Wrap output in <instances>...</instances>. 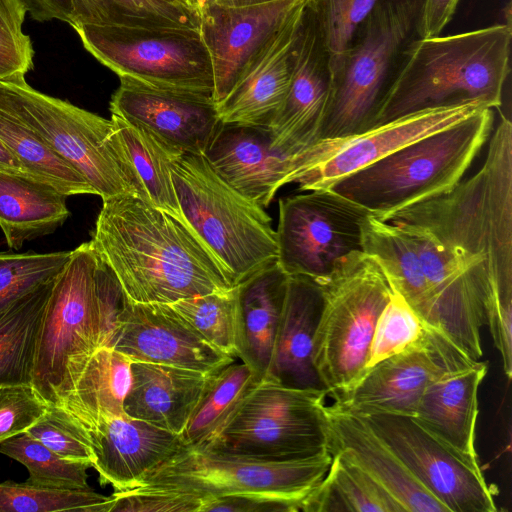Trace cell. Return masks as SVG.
I'll return each mask as SVG.
<instances>
[{
    "mask_svg": "<svg viewBox=\"0 0 512 512\" xmlns=\"http://www.w3.org/2000/svg\"><path fill=\"white\" fill-rule=\"evenodd\" d=\"M332 455L282 462L246 459L182 445L139 486L183 497L193 512L210 499L229 495L268 496L301 504L328 472ZM137 487V486H136Z\"/></svg>",
    "mask_w": 512,
    "mask_h": 512,
    "instance_id": "11",
    "label": "cell"
},
{
    "mask_svg": "<svg viewBox=\"0 0 512 512\" xmlns=\"http://www.w3.org/2000/svg\"><path fill=\"white\" fill-rule=\"evenodd\" d=\"M303 1L247 7L209 1L202 8L199 31L212 63L216 105L259 64Z\"/></svg>",
    "mask_w": 512,
    "mask_h": 512,
    "instance_id": "17",
    "label": "cell"
},
{
    "mask_svg": "<svg viewBox=\"0 0 512 512\" xmlns=\"http://www.w3.org/2000/svg\"><path fill=\"white\" fill-rule=\"evenodd\" d=\"M326 399L324 390L292 388L263 379L246 393L221 428L200 447L271 462L327 453Z\"/></svg>",
    "mask_w": 512,
    "mask_h": 512,
    "instance_id": "7",
    "label": "cell"
},
{
    "mask_svg": "<svg viewBox=\"0 0 512 512\" xmlns=\"http://www.w3.org/2000/svg\"><path fill=\"white\" fill-rule=\"evenodd\" d=\"M487 368L479 360L444 374L425 390L414 414L435 435L472 457H477L478 389Z\"/></svg>",
    "mask_w": 512,
    "mask_h": 512,
    "instance_id": "28",
    "label": "cell"
},
{
    "mask_svg": "<svg viewBox=\"0 0 512 512\" xmlns=\"http://www.w3.org/2000/svg\"><path fill=\"white\" fill-rule=\"evenodd\" d=\"M110 119L145 200L187 224L177 198L171 169L174 160L183 152L122 117L111 114Z\"/></svg>",
    "mask_w": 512,
    "mask_h": 512,
    "instance_id": "32",
    "label": "cell"
},
{
    "mask_svg": "<svg viewBox=\"0 0 512 512\" xmlns=\"http://www.w3.org/2000/svg\"><path fill=\"white\" fill-rule=\"evenodd\" d=\"M321 287L313 362L331 398L367 370L375 326L393 288L380 263L364 252L349 256Z\"/></svg>",
    "mask_w": 512,
    "mask_h": 512,
    "instance_id": "9",
    "label": "cell"
},
{
    "mask_svg": "<svg viewBox=\"0 0 512 512\" xmlns=\"http://www.w3.org/2000/svg\"><path fill=\"white\" fill-rule=\"evenodd\" d=\"M163 1H166L168 3H173V4H178V5L186 6V7L190 8L188 6V4H187V0H163Z\"/></svg>",
    "mask_w": 512,
    "mask_h": 512,
    "instance_id": "53",
    "label": "cell"
},
{
    "mask_svg": "<svg viewBox=\"0 0 512 512\" xmlns=\"http://www.w3.org/2000/svg\"><path fill=\"white\" fill-rule=\"evenodd\" d=\"M26 433L66 460L93 464L88 429L61 407L48 406Z\"/></svg>",
    "mask_w": 512,
    "mask_h": 512,
    "instance_id": "44",
    "label": "cell"
},
{
    "mask_svg": "<svg viewBox=\"0 0 512 512\" xmlns=\"http://www.w3.org/2000/svg\"><path fill=\"white\" fill-rule=\"evenodd\" d=\"M362 251L373 256L397 291L423 322L428 309L425 277L418 255L393 224L369 214L362 224Z\"/></svg>",
    "mask_w": 512,
    "mask_h": 512,
    "instance_id": "33",
    "label": "cell"
},
{
    "mask_svg": "<svg viewBox=\"0 0 512 512\" xmlns=\"http://www.w3.org/2000/svg\"><path fill=\"white\" fill-rule=\"evenodd\" d=\"M84 48L119 78L213 95L209 52L199 29L83 24Z\"/></svg>",
    "mask_w": 512,
    "mask_h": 512,
    "instance_id": "12",
    "label": "cell"
},
{
    "mask_svg": "<svg viewBox=\"0 0 512 512\" xmlns=\"http://www.w3.org/2000/svg\"><path fill=\"white\" fill-rule=\"evenodd\" d=\"M70 256L71 251H0V309L37 286L55 279Z\"/></svg>",
    "mask_w": 512,
    "mask_h": 512,
    "instance_id": "41",
    "label": "cell"
},
{
    "mask_svg": "<svg viewBox=\"0 0 512 512\" xmlns=\"http://www.w3.org/2000/svg\"><path fill=\"white\" fill-rule=\"evenodd\" d=\"M0 171L30 176L0 141ZM31 177V176H30ZM35 179V178H34Z\"/></svg>",
    "mask_w": 512,
    "mask_h": 512,
    "instance_id": "50",
    "label": "cell"
},
{
    "mask_svg": "<svg viewBox=\"0 0 512 512\" xmlns=\"http://www.w3.org/2000/svg\"><path fill=\"white\" fill-rule=\"evenodd\" d=\"M111 114L141 126L183 153L205 155L222 123L211 95L120 78Z\"/></svg>",
    "mask_w": 512,
    "mask_h": 512,
    "instance_id": "18",
    "label": "cell"
},
{
    "mask_svg": "<svg viewBox=\"0 0 512 512\" xmlns=\"http://www.w3.org/2000/svg\"><path fill=\"white\" fill-rule=\"evenodd\" d=\"M329 452L357 466L403 512H449L358 414L327 405Z\"/></svg>",
    "mask_w": 512,
    "mask_h": 512,
    "instance_id": "21",
    "label": "cell"
},
{
    "mask_svg": "<svg viewBox=\"0 0 512 512\" xmlns=\"http://www.w3.org/2000/svg\"><path fill=\"white\" fill-rule=\"evenodd\" d=\"M211 374L132 361L124 412L129 417L181 435Z\"/></svg>",
    "mask_w": 512,
    "mask_h": 512,
    "instance_id": "26",
    "label": "cell"
},
{
    "mask_svg": "<svg viewBox=\"0 0 512 512\" xmlns=\"http://www.w3.org/2000/svg\"><path fill=\"white\" fill-rule=\"evenodd\" d=\"M205 341L237 358V290L212 292L169 304Z\"/></svg>",
    "mask_w": 512,
    "mask_h": 512,
    "instance_id": "38",
    "label": "cell"
},
{
    "mask_svg": "<svg viewBox=\"0 0 512 512\" xmlns=\"http://www.w3.org/2000/svg\"><path fill=\"white\" fill-rule=\"evenodd\" d=\"M171 169L185 221L217 258L234 286L277 261L271 217L218 175L205 155L183 153Z\"/></svg>",
    "mask_w": 512,
    "mask_h": 512,
    "instance_id": "6",
    "label": "cell"
},
{
    "mask_svg": "<svg viewBox=\"0 0 512 512\" xmlns=\"http://www.w3.org/2000/svg\"><path fill=\"white\" fill-rule=\"evenodd\" d=\"M330 90L329 53L315 15L304 0L290 86L282 105L267 125L271 148L292 155L315 143Z\"/></svg>",
    "mask_w": 512,
    "mask_h": 512,
    "instance_id": "19",
    "label": "cell"
},
{
    "mask_svg": "<svg viewBox=\"0 0 512 512\" xmlns=\"http://www.w3.org/2000/svg\"><path fill=\"white\" fill-rule=\"evenodd\" d=\"M303 8L304 1L259 64L217 105L222 124L267 127L290 86Z\"/></svg>",
    "mask_w": 512,
    "mask_h": 512,
    "instance_id": "25",
    "label": "cell"
},
{
    "mask_svg": "<svg viewBox=\"0 0 512 512\" xmlns=\"http://www.w3.org/2000/svg\"><path fill=\"white\" fill-rule=\"evenodd\" d=\"M132 360L111 347L95 349L85 361L60 406L84 427L124 415V401L131 383Z\"/></svg>",
    "mask_w": 512,
    "mask_h": 512,
    "instance_id": "30",
    "label": "cell"
},
{
    "mask_svg": "<svg viewBox=\"0 0 512 512\" xmlns=\"http://www.w3.org/2000/svg\"><path fill=\"white\" fill-rule=\"evenodd\" d=\"M47 408L31 385L0 387V444L25 433Z\"/></svg>",
    "mask_w": 512,
    "mask_h": 512,
    "instance_id": "46",
    "label": "cell"
},
{
    "mask_svg": "<svg viewBox=\"0 0 512 512\" xmlns=\"http://www.w3.org/2000/svg\"><path fill=\"white\" fill-rule=\"evenodd\" d=\"M484 107L482 103L474 102L423 110L361 133L320 139L294 154V183L302 192L329 189L403 146L450 127Z\"/></svg>",
    "mask_w": 512,
    "mask_h": 512,
    "instance_id": "15",
    "label": "cell"
},
{
    "mask_svg": "<svg viewBox=\"0 0 512 512\" xmlns=\"http://www.w3.org/2000/svg\"><path fill=\"white\" fill-rule=\"evenodd\" d=\"M482 167L450 192L383 221L406 223L442 269L487 314L497 348L512 343V123L502 117Z\"/></svg>",
    "mask_w": 512,
    "mask_h": 512,
    "instance_id": "1",
    "label": "cell"
},
{
    "mask_svg": "<svg viewBox=\"0 0 512 512\" xmlns=\"http://www.w3.org/2000/svg\"><path fill=\"white\" fill-rule=\"evenodd\" d=\"M493 109L403 146L345 177L331 188L380 220L411 205L450 192L488 141Z\"/></svg>",
    "mask_w": 512,
    "mask_h": 512,
    "instance_id": "4",
    "label": "cell"
},
{
    "mask_svg": "<svg viewBox=\"0 0 512 512\" xmlns=\"http://www.w3.org/2000/svg\"><path fill=\"white\" fill-rule=\"evenodd\" d=\"M27 13L38 21L60 20L73 28L82 25V11L79 0H20Z\"/></svg>",
    "mask_w": 512,
    "mask_h": 512,
    "instance_id": "48",
    "label": "cell"
},
{
    "mask_svg": "<svg viewBox=\"0 0 512 512\" xmlns=\"http://www.w3.org/2000/svg\"><path fill=\"white\" fill-rule=\"evenodd\" d=\"M460 0H423L418 20L419 38L440 36L452 19Z\"/></svg>",
    "mask_w": 512,
    "mask_h": 512,
    "instance_id": "49",
    "label": "cell"
},
{
    "mask_svg": "<svg viewBox=\"0 0 512 512\" xmlns=\"http://www.w3.org/2000/svg\"><path fill=\"white\" fill-rule=\"evenodd\" d=\"M205 157L229 185L263 208L294 180V154L272 149L265 126L222 124Z\"/></svg>",
    "mask_w": 512,
    "mask_h": 512,
    "instance_id": "22",
    "label": "cell"
},
{
    "mask_svg": "<svg viewBox=\"0 0 512 512\" xmlns=\"http://www.w3.org/2000/svg\"><path fill=\"white\" fill-rule=\"evenodd\" d=\"M111 496L89 490H67L28 482L0 483V512H109Z\"/></svg>",
    "mask_w": 512,
    "mask_h": 512,
    "instance_id": "40",
    "label": "cell"
},
{
    "mask_svg": "<svg viewBox=\"0 0 512 512\" xmlns=\"http://www.w3.org/2000/svg\"><path fill=\"white\" fill-rule=\"evenodd\" d=\"M79 1L83 24L193 29L200 27L198 12L163 0Z\"/></svg>",
    "mask_w": 512,
    "mask_h": 512,
    "instance_id": "37",
    "label": "cell"
},
{
    "mask_svg": "<svg viewBox=\"0 0 512 512\" xmlns=\"http://www.w3.org/2000/svg\"><path fill=\"white\" fill-rule=\"evenodd\" d=\"M55 279L0 309V387L31 385L39 331Z\"/></svg>",
    "mask_w": 512,
    "mask_h": 512,
    "instance_id": "31",
    "label": "cell"
},
{
    "mask_svg": "<svg viewBox=\"0 0 512 512\" xmlns=\"http://www.w3.org/2000/svg\"><path fill=\"white\" fill-rule=\"evenodd\" d=\"M26 14L20 0H0V81L33 69L32 41L23 31Z\"/></svg>",
    "mask_w": 512,
    "mask_h": 512,
    "instance_id": "45",
    "label": "cell"
},
{
    "mask_svg": "<svg viewBox=\"0 0 512 512\" xmlns=\"http://www.w3.org/2000/svg\"><path fill=\"white\" fill-rule=\"evenodd\" d=\"M426 330L427 328L418 315L393 289L375 326L369 348L367 369L413 346L423 337Z\"/></svg>",
    "mask_w": 512,
    "mask_h": 512,
    "instance_id": "42",
    "label": "cell"
},
{
    "mask_svg": "<svg viewBox=\"0 0 512 512\" xmlns=\"http://www.w3.org/2000/svg\"><path fill=\"white\" fill-rule=\"evenodd\" d=\"M111 348L132 361L176 366L211 374L236 358L205 341L169 304L128 300Z\"/></svg>",
    "mask_w": 512,
    "mask_h": 512,
    "instance_id": "20",
    "label": "cell"
},
{
    "mask_svg": "<svg viewBox=\"0 0 512 512\" xmlns=\"http://www.w3.org/2000/svg\"><path fill=\"white\" fill-rule=\"evenodd\" d=\"M90 241L134 303L171 304L235 287L192 228L136 195L103 200Z\"/></svg>",
    "mask_w": 512,
    "mask_h": 512,
    "instance_id": "2",
    "label": "cell"
},
{
    "mask_svg": "<svg viewBox=\"0 0 512 512\" xmlns=\"http://www.w3.org/2000/svg\"><path fill=\"white\" fill-rule=\"evenodd\" d=\"M0 453L24 465L29 477L26 482L43 487L89 490L85 462L66 460L28 433L14 436L0 444Z\"/></svg>",
    "mask_w": 512,
    "mask_h": 512,
    "instance_id": "39",
    "label": "cell"
},
{
    "mask_svg": "<svg viewBox=\"0 0 512 512\" xmlns=\"http://www.w3.org/2000/svg\"><path fill=\"white\" fill-rule=\"evenodd\" d=\"M281 198L277 263L289 276L323 285L351 255L362 251L367 209L332 189Z\"/></svg>",
    "mask_w": 512,
    "mask_h": 512,
    "instance_id": "13",
    "label": "cell"
},
{
    "mask_svg": "<svg viewBox=\"0 0 512 512\" xmlns=\"http://www.w3.org/2000/svg\"><path fill=\"white\" fill-rule=\"evenodd\" d=\"M423 0H380L357 28L331 71V90L318 140L364 132L375 125L406 47L418 38Z\"/></svg>",
    "mask_w": 512,
    "mask_h": 512,
    "instance_id": "5",
    "label": "cell"
},
{
    "mask_svg": "<svg viewBox=\"0 0 512 512\" xmlns=\"http://www.w3.org/2000/svg\"><path fill=\"white\" fill-rule=\"evenodd\" d=\"M289 275L277 261L236 285L237 359L261 381L267 377L285 303Z\"/></svg>",
    "mask_w": 512,
    "mask_h": 512,
    "instance_id": "27",
    "label": "cell"
},
{
    "mask_svg": "<svg viewBox=\"0 0 512 512\" xmlns=\"http://www.w3.org/2000/svg\"><path fill=\"white\" fill-rule=\"evenodd\" d=\"M510 24L416 38L404 50L375 125L423 110L482 103L499 108L508 77Z\"/></svg>",
    "mask_w": 512,
    "mask_h": 512,
    "instance_id": "3",
    "label": "cell"
},
{
    "mask_svg": "<svg viewBox=\"0 0 512 512\" xmlns=\"http://www.w3.org/2000/svg\"><path fill=\"white\" fill-rule=\"evenodd\" d=\"M304 512H403L363 471L333 454L322 481L304 498Z\"/></svg>",
    "mask_w": 512,
    "mask_h": 512,
    "instance_id": "35",
    "label": "cell"
},
{
    "mask_svg": "<svg viewBox=\"0 0 512 512\" xmlns=\"http://www.w3.org/2000/svg\"><path fill=\"white\" fill-rule=\"evenodd\" d=\"M355 414L368 423L449 512L497 511L477 457L455 449L414 416L385 411Z\"/></svg>",
    "mask_w": 512,
    "mask_h": 512,
    "instance_id": "14",
    "label": "cell"
},
{
    "mask_svg": "<svg viewBox=\"0 0 512 512\" xmlns=\"http://www.w3.org/2000/svg\"><path fill=\"white\" fill-rule=\"evenodd\" d=\"M98 256L91 241L71 251L56 277L39 331L31 386L47 406H60L102 341Z\"/></svg>",
    "mask_w": 512,
    "mask_h": 512,
    "instance_id": "10",
    "label": "cell"
},
{
    "mask_svg": "<svg viewBox=\"0 0 512 512\" xmlns=\"http://www.w3.org/2000/svg\"><path fill=\"white\" fill-rule=\"evenodd\" d=\"M474 362L427 329L416 344L375 364L353 386L331 397L332 404L354 413L385 411L414 416L423 393L434 381Z\"/></svg>",
    "mask_w": 512,
    "mask_h": 512,
    "instance_id": "16",
    "label": "cell"
},
{
    "mask_svg": "<svg viewBox=\"0 0 512 512\" xmlns=\"http://www.w3.org/2000/svg\"><path fill=\"white\" fill-rule=\"evenodd\" d=\"M0 141L24 170L68 196L92 194L86 179L15 114L0 88Z\"/></svg>",
    "mask_w": 512,
    "mask_h": 512,
    "instance_id": "34",
    "label": "cell"
},
{
    "mask_svg": "<svg viewBox=\"0 0 512 512\" xmlns=\"http://www.w3.org/2000/svg\"><path fill=\"white\" fill-rule=\"evenodd\" d=\"M66 198L45 182L0 171V228L8 246L18 250L55 232L70 215Z\"/></svg>",
    "mask_w": 512,
    "mask_h": 512,
    "instance_id": "29",
    "label": "cell"
},
{
    "mask_svg": "<svg viewBox=\"0 0 512 512\" xmlns=\"http://www.w3.org/2000/svg\"><path fill=\"white\" fill-rule=\"evenodd\" d=\"M323 303V289L318 283L304 276H289L266 380L292 388L326 391L313 362Z\"/></svg>",
    "mask_w": 512,
    "mask_h": 512,
    "instance_id": "24",
    "label": "cell"
},
{
    "mask_svg": "<svg viewBox=\"0 0 512 512\" xmlns=\"http://www.w3.org/2000/svg\"><path fill=\"white\" fill-rule=\"evenodd\" d=\"M92 468L102 485L115 491L141 485L162 463L185 444L181 435L129 417L126 413L89 430Z\"/></svg>",
    "mask_w": 512,
    "mask_h": 512,
    "instance_id": "23",
    "label": "cell"
},
{
    "mask_svg": "<svg viewBox=\"0 0 512 512\" xmlns=\"http://www.w3.org/2000/svg\"><path fill=\"white\" fill-rule=\"evenodd\" d=\"M297 512L300 504L260 495H229L205 501L200 512Z\"/></svg>",
    "mask_w": 512,
    "mask_h": 512,
    "instance_id": "47",
    "label": "cell"
},
{
    "mask_svg": "<svg viewBox=\"0 0 512 512\" xmlns=\"http://www.w3.org/2000/svg\"><path fill=\"white\" fill-rule=\"evenodd\" d=\"M380 0H305L313 12L330 57L331 71L347 50L357 28Z\"/></svg>",
    "mask_w": 512,
    "mask_h": 512,
    "instance_id": "43",
    "label": "cell"
},
{
    "mask_svg": "<svg viewBox=\"0 0 512 512\" xmlns=\"http://www.w3.org/2000/svg\"><path fill=\"white\" fill-rule=\"evenodd\" d=\"M219 5L228 6V7H247L260 5L265 3H270L279 0H210Z\"/></svg>",
    "mask_w": 512,
    "mask_h": 512,
    "instance_id": "51",
    "label": "cell"
},
{
    "mask_svg": "<svg viewBox=\"0 0 512 512\" xmlns=\"http://www.w3.org/2000/svg\"><path fill=\"white\" fill-rule=\"evenodd\" d=\"M258 382L253 371L237 358L212 373L181 434L185 444H205Z\"/></svg>",
    "mask_w": 512,
    "mask_h": 512,
    "instance_id": "36",
    "label": "cell"
},
{
    "mask_svg": "<svg viewBox=\"0 0 512 512\" xmlns=\"http://www.w3.org/2000/svg\"><path fill=\"white\" fill-rule=\"evenodd\" d=\"M21 121L92 186L102 200L132 194L145 200L111 119L32 88L25 76L0 81Z\"/></svg>",
    "mask_w": 512,
    "mask_h": 512,
    "instance_id": "8",
    "label": "cell"
},
{
    "mask_svg": "<svg viewBox=\"0 0 512 512\" xmlns=\"http://www.w3.org/2000/svg\"><path fill=\"white\" fill-rule=\"evenodd\" d=\"M210 0H187L188 6L199 13Z\"/></svg>",
    "mask_w": 512,
    "mask_h": 512,
    "instance_id": "52",
    "label": "cell"
}]
</instances>
